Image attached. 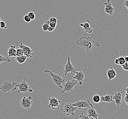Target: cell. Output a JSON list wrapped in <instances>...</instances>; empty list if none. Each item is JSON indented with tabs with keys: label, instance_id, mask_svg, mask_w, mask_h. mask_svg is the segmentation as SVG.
Returning a JSON list of instances; mask_svg holds the SVG:
<instances>
[{
	"label": "cell",
	"instance_id": "cell-22",
	"mask_svg": "<svg viewBox=\"0 0 128 119\" xmlns=\"http://www.w3.org/2000/svg\"><path fill=\"white\" fill-rule=\"evenodd\" d=\"M114 52H115V54L117 55L118 59L120 60V65L122 66L123 64H124V63L126 62L124 57V56H119V55L118 54L117 52H116V50H115V49H114Z\"/></svg>",
	"mask_w": 128,
	"mask_h": 119
},
{
	"label": "cell",
	"instance_id": "cell-8",
	"mask_svg": "<svg viewBox=\"0 0 128 119\" xmlns=\"http://www.w3.org/2000/svg\"><path fill=\"white\" fill-rule=\"evenodd\" d=\"M77 71H78V70L74 67V65L72 64L71 62L70 56H68L67 63L64 66V71L62 73H64L65 76H66L69 73H71L72 75H74V74H75Z\"/></svg>",
	"mask_w": 128,
	"mask_h": 119
},
{
	"label": "cell",
	"instance_id": "cell-20",
	"mask_svg": "<svg viewBox=\"0 0 128 119\" xmlns=\"http://www.w3.org/2000/svg\"><path fill=\"white\" fill-rule=\"evenodd\" d=\"M28 57L26 55H23L19 56H16L15 57L16 60L19 63V64H22L26 62V60L27 59Z\"/></svg>",
	"mask_w": 128,
	"mask_h": 119
},
{
	"label": "cell",
	"instance_id": "cell-30",
	"mask_svg": "<svg viewBox=\"0 0 128 119\" xmlns=\"http://www.w3.org/2000/svg\"><path fill=\"white\" fill-rule=\"evenodd\" d=\"M24 20H25V22L26 23H30L31 22V18H29V17L28 16V15H26L24 17Z\"/></svg>",
	"mask_w": 128,
	"mask_h": 119
},
{
	"label": "cell",
	"instance_id": "cell-6",
	"mask_svg": "<svg viewBox=\"0 0 128 119\" xmlns=\"http://www.w3.org/2000/svg\"><path fill=\"white\" fill-rule=\"evenodd\" d=\"M16 88L15 83H12L10 81L4 82L0 86V90L5 93H10V92L14 91Z\"/></svg>",
	"mask_w": 128,
	"mask_h": 119
},
{
	"label": "cell",
	"instance_id": "cell-33",
	"mask_svg": "<svg viewBox=\"0 0 128 119\" xmlns=\"http://www.w3.org/2000/svg\"><path fill=\"white\" fill-rule=\"evenodd\" d=\"M56 25H57L56 23H49V26L54 28V29H55V28H56Z\"/></svg>",
	"mask_w": 128,
	"mask_h": 119
},
{
	"label": "cell",
	"instance_id": "cell-10",
	"mask_svg": "<svg viewBox=\"0 0 128 119\" xmlns=\"http://www.w3.org/2000/svg\"><path fill=\"white\" fill-rule=\"evenodd\" d=\"M49 104L48 107L52 109L58 110L60 107L61 101L58 99L55 98H48Z\"/></svg>",
	"mask_w": 128,
	"mask_h": 119
},
{
	"label": "cell",
	"instance_id": "cell-29",
	"mask_svg": "<svg viewBox=\"0 0 128 119\" xmlns=\"http://www.w3.org/2000/svg\"><path fill=\"white\" fill-rule=\"evenodd\" d=\"M123 69L125 71H128V62H126L124 64L121 66Z\"/></svg>",
	"mask_w": 128,
	"mask_h": 119
},
{
	"label": "cell",
	"instance_id": "cell-31",
	"mask_svg": "<svg viewBox=\"0 0 128 119\" xmlns=\"http://www.w3.org/2000/svg\"><path fill=\"white\" fill-rule=\"evenodd\" d=\"M49 20L50 23H55L57 24L58 21H57L56 18H54V17L51 18H50V19Z\"/></svg>",
	"mask_w": 128,
	"mask_h": 119
},
{
	"label": "cell",
	"instance_id": "cell-39",
	"mask_svg": "<svg viewBox=\"0 0 128 119\" xmlns=\"http://www.w3.org/2000/svg\"></svg>",
	"mask_w": 128,
	"mask_h": 119
},
{
	"label": "cell",
	"instance_id": "cell-27",
	"mask_svg": "<svg viewBox=\"0 0 128 119\" xmlns=\"http://www.w3.org/2000/svg\"><path fill=\"white\" fill-rule=\"evenodd\" d=\"M0 22V28L2 29H6L8 27L6 26V24L5 22L4 21H1Z\"/></svg>",
	"mask_w": 128,
	"mask_h": 119
},
{
	"label": "cell",
	"instance_id": "cell-36",
	"mask_svg": "<svg viewBox=\"0 0 128 119\" xmlns=\"http://www.w3.org/2000/svg\"><path fill=\"white\" fill-rule=\"evenodd\" d=\"M114 63L117 65H120V60L118 58H117L114 61Z\"/></svg>",
	"mask_w": 128,
	"mask_h": 119
},
{
	"label": "cell",
	"instance_id": "cell-1",
	"mask_svg": "<svg viewBox=\"0 0 128 119\" xmlns=\"http://www.w3.org/2000/svg\"><path fill=\"white\" fill-rule=\"evenodd\" d=\"M77 45L83 48L87 52H90L94 50L96 47L100 46L98 42L93 40L90 37L82 36L77 42Z\"/></svg>",
	"mask_w": 128,
	"mask_h": 119
},
{
	"label": "cell",
	"instance_id": "cell-35",
	"mask_svg": "<svg viewBox=\"0 0 128 119\" xmlns=\"http://www.w3.org/2000/svg\"><path fill=\"white\" fill-rule=\"evenodd\" d=\"M54 29H54V28H52L51 27L49 26L48 29V31L49 32H52L54 31Z\"/></svg>",
	"mask_w": 128,
	"mask_h": 119
},
{
	"label": "cell",
	"instance_id": "cell-34",
	"mask_svg": "<svg viewBox=\"0 0 128 119\" xmlns=\"http://www.w3.org/2000/svg\"><path fill=\"white\" fill-rule=\"evenodd\" d=\"M123 5L128 10V0H126V1L124 3Z\"/></svg>",
	"mask_w": 128,
	"mask_h": 119
},
{
	"label": "cell",
	"instance_id": "cell-19",
	"mask_svg": "<svg viewBox=\"0 0 128 119\" xmlns=\"http://www.w3.org/2000/svg\"><path fill=\"white\" fill-rule=\"evenodd\" d=\"M101 101L106 103H111L113 100V96L110 94H107L100 97Z\"/></svg>",
	"mask_w": 128,
	"mask_h": 119
},
{
	"label": "cell",
	"instance_id": "cell-4",
	"mask_svg": "<svg viewBox=\"0 0 128 119\" xmlns=\"http://www.w3.org/2000/svg\"><path fill=\"white\" fill-rule=\"evenodd\" d=\"M68 78L67 82L64 83V87H63L62 90V93H69L72 92L74 90V86L76 85H78V83L77 81L75 79L70 80L69 76L68 73Z\"/></svg>",
	"mask_w": 128,
	"mask_h": 119
},
{
	"label": "cell",
	"instance_id": "cell-3",
	"mask_svg": "<svg viewBox=\"0 0 128 119\" xmlns=\"http://www.w3.org/2000/svg\"><path fill=\"white\" fill-rule=\"evenodd\" d=\"M15 85L16 88L18 89V93H30L34 92L33 89L31 88L29 84L26 82L25 78L20 83H15Z\"/></svg>",
	"mask_w": 128,
	"mask_h": 119
},
{
	"label": "cell",
	"instance_id": "cell-16",
	"mask_svg": "<svg viewBox=\"0 0 128 119\" xmlns=\"http://www.w3.org/2000/svg\"><path fill=\"white\" fill-rule=\"evenodd\" d=\"M88 116L90 117H93L95 119H98V114L94 108H88L87 109Z\"/></svg>",
	"mask_w": 128,
	"mask_h": 119
},
{
	"label": "cell",
	"instance_id": "cell-5",
	"mask_svg": "<svg viewBox=\"0 0 128 119\" xmlns=\"http://www.w3.org/2000/svg\"><path fill=\"white\" fill-rule=\"evenodd\" d=\"M75 101L76 102L74 103L71 104L72 106L76 107L78 109L81 110L85 108H94L92 104L88 99L80 101L78 100V99H76Z\"/></svg>",
	"mask_w": 128,
	"mask_h": 119
},
{
	"label": "cell",
	"instance_id": "cell-23",
	"mask_svg": "<svg viewBox=\"0 0 128 119\" xmlns=\"http://www.w3.org/2000/svg\"><path fill=\"white\" fill-rule=\"evenodd\" d=\"M49 23H50V22H49V20H48L46 21L45 22V23H44V24L42 25V28L44 31L46 32V31H48L49 27Z\"/></svg>",
	"mask_w": 128,
	"mask_h": 119
},
{
	"label": "cell",
	"instance_id": "cell-15",
	"mask_svg": "<svg viewBox=\"0 0 128 119\" xmlns=\"http://www.w3.org/2000/svg\"><path fill=\"white\" fill-rule=\"evenodd\" d=\"M113 99L114 100L117 107H119L122 103V94L120 92L115 93L113 96Z\"/></svg>",
	"mask_w": 128,
	"mask_h": 119
},
{
	"label": "cell",
	"instance_id": "cell-13",
	"mask_svg": "<svg viewBox=\"0 0 128 119\" xmlns=\"http://www.w3.org/2000/svg\"><path fill=\"white\" fill-rule=\"evenodd\" d=\"M104 4L105 5L104 12L110 15H112L114 12V8L113 7L110 0H107L106 2L104 3Z\"/></svg>",
	"mask_w": 128,
	"mask_h": 119
},
{
	"label": "cell",
	"instance_id": "cell-21",
	"mask_svg": "<svg viewBox=\"0 0 128 119\" xmlns=\"http://www.w3.org/2000/svg\"><path fill=\"white\" fill-rule=\"evenodd\" d=\"M3 62H8L10 63V60L9 57H5L2 54H0V64Z\"/></svg>",
	"mask_w": 128,
	"mask_h": 119
},
{
	"label": "cell",
	"instance_id": "cell-26",
	"mask_svg": "<svg viewBox=\"0 0 128 119\" xmlns=\"http://www.w3.org/2000/svg\"><path fill=\"white\" fill-rule=\"evenodd\" d=\"M79 119H90V117L85 114L84 112H82L80 114Z\"/></svg>",
	"mask_w": 128,
	"mask_h": 119
},
{
	"label": "cell",
	"instance_id": "cell-28",
	"mask_svg": "<svg viewBox=\"0 0 128 119\" xmlns=\"http://www.w3.org/2000/svg\"><path fill=\"white\" fill-rule=\"evenodd\" d=\"M28 16L31 20H34L35 18V14L32 12H30L28 13Z\"/></svg>",
	"mask_w": 128,
	"mask_h": 119
},
{
	"label": "cell",
	"instance_id": "cell-25",
	"mask_svg": "<svg viewBox=\"0 0 128 119\" xmlns=\"http://www.w3.org/2000/svg\"><path fill=\"white\" fill-rule=\"evenodd\" d=\"M24 55V52H23V50L21 48H19L16 49V56H22Z\"/></svg>",
	"mask_w": 128,
	"mask_h": 119
},
{
	"label": "cell",
	"instance_id": "cell-12",
	"mask_svg": "<svg viewBox=\"0 0 128 119\" xmlns=\"http://www.w3.org/2000/svg\"><path fill=\"white\" fill-rule=\"evenodd\" d=\"M85 77V73L82 71H77L73 77V79L77 81L78 85H82Z\"/></svg>",
	"mask_w": 128,
	"mask_h": 119
},
{
	"label": "cell",
	"instance_id": "cell-37",
	"mask_svg": "<svg viewBox=\"0 0 128 119\" xmlns=\"http://www.w3.org/2000/svg\"><path fill=\"white\" fill-rule=\"evenodd\" d=\"M124 60L126 62H128V56H124Z\"/></svg>",
	"mask_w": 128,
	"mask_h": 119
},
{
	"label": "cell",
	"instance_id": "cell-9",
	"mask_svg": "<svg viewBox=\"0 0 128 119\" xmlns=\"http://www.w3.org/2000/svg\"><path fill=\"white\" fill-rule=\"evenodd\" d=\"M32 98L31 96L28 97L24 96L20 101V106L22 108L25 109H30L31 108V105L32 104Z\"/></svg>",
	"mask_w": 128,
	"mask_h": 119
},
{
	"label": "cell",
	"instance_id": "cell-2",
	"mask_svg": "<svg viewBox=\"0 0 128 119\" xmlns=\"http://www.w3.org/2000/svg\"><path fill=\"white\" fill-rule=\"evenodd\" d=\"M55 69L54 70V71H51L46 69L44 71V73H48L51 76L52 82L55 83V84H56V86L59 87V88H63L62 84H64L65 79L62 78L60 73H55Z\"/></svg>",
	"mask_w": 128,
	"mask_h": 119
},
{
	"label": "cell",
	"instance_id": "cell-32",
	"mask_svg": "<svg viewBox=\"0 0 128 119\" xmlns=\"http://www.w3.org/2000/svg\"><path fill=\"white\" fill-rule=\"evenodd\" d=\"M124 101L125 102L126 104L128 106V94L126 93L125 97L124 98Z\"/></svg>",
	"mask_w": 128,
	"mask_h": 119
},
{
	"label": "cell",
	"instance_id": "cell-24",
	"mask_svg": "<svg viewBox=\"0 0 128 119\" xmlns=\"http://www.w3.org/2000/svg\"><path fill=\"white\" fill-rule=\"evenodd\" d=\"M92 100L95 103H99L100 102H101V98H100V96H99L97 94H95L92 97Z\"/></svg>",
	"mask_w": 128,
	"mask_h": 119
},
{
	"label": "cell",
	"instance_id": "cell-7",
	"mask_svg": "<svg viewBox=\"0 0 128 119\" xmlns=\"http://www.w3.org/2000/svg\"><path fill=\"white\" fill-rule=\"evenodd\" d=\"M77 109V108L72 106L71 103L66 102L62 110V111L66 116H68L69 115H75V114L74 113V112Z\"/></svg>",
	"mask_w": 128,
	"mask_h": 119
},
{
	"label": "cell",
	"instance_id": "cell-38",
	"mask_svg": "<svg viewBox=\"0 0 128 119\" xmlns=\"http://www.w3.org/2000/svg\"><path fill=\"white\" fill-rule=\"evenodd\" d=\"M124 90L126 91V93L128 94V87H127L126 88H124Z\"/></svg>",
	"mask_w": 128,
	"mask_h": 119
},
{
	"label": "cell",
	"instance_id": "cell-17",
	"mask_svg": "<svg viewBox=\"0 0 128 119\" xmlns=\"http://www.w3.org/2000/svg\"><path fill=\"white\" fill-rule=\"evenodd\" d=\"M16 46L15 45H11L9 49L8 50V52H7L8 56L9 57H12L14 59L16 57Z\"/></svg>",
	"mask_w": 128,
	"mask_h": 119
},
{
	"label": "cell",
	"instance_id": "cell-11",
	"mask_svg": "<svg viewBox=\"0 0 128 119\" xmlns=\"http://www.w3.org/2000/svg\"><path fill=\"white\" fill-rule=\"evenodd\" d=\"M19 46L23 50L24 54L28 58H32L34 54L33 53V50L31 49L30 47L24 45L22 43H21L19 45Z\"/></svg>",
	"mask_w": 128,
	"mask_h": 119
},
{
	"label": "cell",
	"instance_id": "cell-18",
	"mask_svg": "<svg viewBox=\"0 0 128 119\" xmlns=\"http://www.w3.org/2000/svg\"><path fill=\"white\" fill-rule=\"evenodd\" d=\"M107 73L109 81H111L112 79H114L117 75L115 70L112 67H111L110 69L108 70Z\"/></svg>",
	"mask_w": 128,
	"mask_h": 119
},
{
	"label": "cell",
	"instance_id": "cell-40",
	"mask_svg": "<svg viewBox=\"0 0 128 119\" xmlns=\"http://www.w3.org/2000/svg\"></svg>",
	"mask_w": 128,
	"mask_h": 119
},
{
	"label": "cell",
	"instance_id": "cell-14",
	"mask_svg": "<svg viewBox=\"0 0 128 119\" xmlns=\"http://www.w3.org/2000/svg\"><path fill=\"white\" fill-rule=\"evenodd\" d=\"M91 23V21L89 19H88L84 23H81L80 24V26L82 28V31H84L85 32L87 33L88 34H91L92 33V29L90 26Z\"/></svg>",
	"mask_w": 128,
	"mask_h": 119
}]
</instances>
